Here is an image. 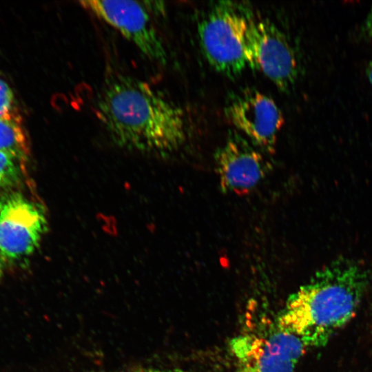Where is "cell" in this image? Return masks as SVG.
<instances>
[{"instance_id":"1","label":"cell","mask_w":372,"mask_h":372,"mask_svg":"<svg viewBox=\"0 0 372 372\" xmlns=\"http://www.w3.org/2000/svg\"><path fill=\"white\" fill-rule=\"evenodd\" d=\"M96 116L118 147L165 154L186 138L182 110L148 83L126 74L110 78L99 93Z\"/></svg>"},{"instance_id":"2","label":"cell","mask_w":372,"mask_h":372,"mask_svg":"<svg viewBox=\"0 0 372 372\" xmlns=\"http://www.w3.org/2000/svg\"><path fill=\"white\" fill-rule=\"evenodd\" d=\"M369 280L363 265L338 258L289 296L277 325L307 347L324 346L355 316Z\"/></svg>"},{"instance_id":"3","label":"cell","mask_w":372,"mask_h":372,"mask_svg":"<svg viewBox=\"0 0 372 372\" xmlns=\"http://www.w3.org/2000/svg\"><path fill=\"white\" fill-rule=\"evenodd\" d=\"M254 14L248 6L230 1L216 2L198 28L202 51L217 72L229 78L247 65V33Z\"/></svg>"},{"instance_id":"4","label":"cell","mask_w":372,"mask_h":372,"mask_svg":"<svg viewBox=\"0 0 372 372\" xmlns=\"http://www.w3.org/2000/svg\"><path fill=\"white\" fill-rule=\"evenodd\" d=\"M247 65L262 72L280 90L289 91L299 74L296 52L286 35L267 19L251 21L247 33Z\"/></svg>"},{"instance_id":"5","label":"cell","mask_w":372,"mask_h":372,"mask_svg":"<svg viewBox=\"0 0 372 372\" xmlns=\"http://www.w3.org/2000/svg\"><path fill=\"white\" fill-rule=\"evenodd\" d=\"M224 112L254 145L269 153L274 151L284 117L271 98L256 89H241L229 94Z\"/></svg>"},{"instance_id":"6","label":"cell","mask_w":372,"mask_h":372,"mask_svg":"<svg viewBox=\"0 0 372 372\" xmlns=\"http://www.w3.org/2000/svg\"><path fill=\"white\" fill-rule=\"evenodd\" d=\"M79 3L117 30L148 59L165 63V48L143 2L89 0Z\"/></svg>"},{"instance_id":"7","label":"cell","mask_w":372,"mask_h":372,"mask_svg":"<svg viewBox=\"0 0 372 372\" xmlns=\"http://www.w3.org/2000/svg\"><path fill=\"white\" fill-rule=\"evenodd\" d=\"M46 229L41 207L21 196L9 198L0 205V257L14 260L32 254Z\"/></svg>"},{"instance_id":"8","label":"cell","mask_w":372,"mask_h":372,"mask_svg":"<svg viewBox=\"0 0 372 372\" xmlns=\"http://www.w3.org/2000/svg\"><path fill=\"white\" fill-rule=\"evenodd\" d=\"M238 372H295L307 347L278 325L263 336L247 337L234 344Z\"/></svg>"},{"instance_id":"9","label":"cell","mask_w":372,"mask_h":372,"mask_svg":"<svg viewBox=\"0 0 372 372\" xmlns=\"http://www.w3.org/2000/svg\"><path fill=\"white\" fill-rule=\"evenodd\" d=\"M214 162L222 191L238 195L254 189L271 167L256 147L236 133L216 150Z\"/></svg>"},{"instance_id":"10","label":"cell","mask_w":372,"mask_h":372,"mask_svg":"<svg viewBox=\"0 0 372 372\" xmlns=\"http://www.w3.org/2000/svg\"><path fill=\"white\" fill-rule=\"evenodd\" d=\"M0 152L14 156L24 162L28 159V142L18 113L0 118Z\"/></svg>"},{"instance_id":"11","label":"cell","mask_w":372,"mask_h":372,"mask_svg":"<svg viewBox=\"0 0 372 372\" xmlns=\"http://www.w3.org/2000/svg\"><path fill=\"white\" fill-rule=\"evenodd\" d=\"M25 162L14 156L0 152V187L17 182L25 170Z\"/></svg>"},{"instance_id":"12","label":"cell","mask_w":372,"mask_h":372,"mask_svg":"<svg viewBox=\"0 0 372 372\" xmlns=\"http://www.w3.org/2000/svg\"><path fill=\"white\" fill-rule=\"evenodd\" d=\"M17 113L14 106L13 93L8 85L0 79V118Z\"/></svg>"},{"instance_id":"13","label":"cell","mask_w":372,"mask_h":372,"mask_svg":"<svg viewBox=\"0 0 372 372\" xmlns=\"http://www.w3.org/2000/svg\"><path fill=\"white\" fill-rule=\"evenodd\" d=\"M132 372H183L178 369H163L154 367H141Z\"/></svg>"},{"instance_id":"14","label":"cell","mask_w":372,"mask_h":372,"mask_svg":"<svg viewBox=\"0 0 372 372\" xmlns=\"http://www.w3.org/2000/svg\"><path fill=\"white\" fill-rule=\"evenodd\" d=\"M365 30L368 35L372 38V8L368 14L365 22Z\"/></svg>"},{"instance_id":"15","label":"cell","mask_w":372,"mask_h":372,"mask_svg":"<svg viewBox=\"0 0 372 372\" xmlns=\"http://www.w3.org/2000/svg\"><path fill=\"white\" fill-rule=\"evenodd\" d=\"M366 74L370 83L372 85V63H369L366 68Z\"/></svg>"},{"instance_id":"16","label":"cell","mask_w":372,"mask_h":372,"mask_svg":"<svg viewBox=\"0 0 372 372\" xmlns=\"http://www.w3.org/2000/svg\"><path fill=\"white\" fill-rule=\"evenodd\" d=\"M3 260L0 257V279L1 278L3 273Z\"/></svg>"},{"instance_id":"17","label":"cell","mask_w":372,"mask_h":372,"mask_svg":"<svg viewBox=\"0 0 372 372\" xmlns=\"http://www.w3.org/2000/svg\"><path fill=\"white\" fill-rule=\"evenodd\" d=\"M1 203H2V202H1V200H0V205L1 204Z\"/></svg>"}]
</instances>
